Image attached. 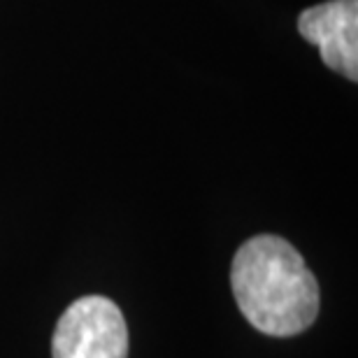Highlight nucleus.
Segmentation results:
<instances>
[{"mask_svg":"<svg viewBox=\"0 0 358 358\" xmlns=\"http://www.w3.org/2000/svg\"><path fill=\"white\" fill-rule=\"evenodd\" d=\"M54 358H128V326L119 305L84 296L61 314L52 338Z\"/></svg>","mask_w":358,"mask_h":358,"instance_id":"2","label":"nucleus"},{"mask_svg":"<svg viewBox=\"0 0 358 358\" xmlns=\"http://www.w3.org/2000/svg\"><path fill=\"white\" fill-rule=\"evenodd\" d=\"M298 33L319 47L326 68L358 80V0H328L298 17Z\"/></svg>","mask_w":358,"mask_h":358,"instance_id":"3","label":"nucleus"},{"mask_svg":"<svg viewBox=\"0 0 358 358\" xmlns=\"http://www.w3.org/2000/svg\"><path fill=\"white\" fill-rule=\"evenodd\" d=\"M231 286L245 319L270 338H291L317 321V277L279 235H256L235 252Z\"/></svg>","mask_w":358,"mask_h":358,"instance_id":"1","label":"nucleus"}]
</instances>
